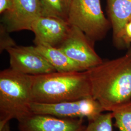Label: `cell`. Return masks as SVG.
Returning <instances> with one entry per match:
<instances>
[{
	"label": "cell",
	"instance_id": "1",
	"mask_svg": "<svg viewBox=\"0 0 131 131\" xmlns=\"http://www.w3.org/2000/svg\"><path fill=\"white\" fill-rule=\"evenodd\" d=\"M92 96L105 111L131 101V46L123 56L104 61L86 70Z\"/></svg>",
	"mask_w": 131,
	"mask_h": 131
},
{
	"label": "cell",
	"instance_id": "2",
	"mask_svg": "<svg viewBox=\"0 0 131 131\" xmlns=\"http://www.w3.org/2000/svg\"><path fill=\"white\" fill-rule=\"evenodd\" d=\"M33 78L34 103L53 104L92 97L86 71H55Z\"/></svg>",
	"mask_w": 131,
	"mask_h": 131
},
{
	"label": "cell",
	"instance_id": "3",
	"mask_svg": "<svg viewBox=\"0 0 131 131\" xmlns=\"http://www.w3.org/2000/svg\"><path fill=\"white\" fill-rule=\"evenodd\" d=\"M33 78L14 70L0 72V128L13 119L18 122L33 113Z\"/></svg>",
	"mask_w": 131,
	"mask_h": 131
},
{
	"label": "cell",
	"instance_id": "4",
	"mask_svg": "<svg viewBox=\"0 0 131 131\" xmlns=\"http://www.w3.org/2000/svg\"><path fill=\"white\" fill-rule=\"evenodd\" d=\"M67 21L94 43L103 39L111 28L102 11L100 0H72Z\"/></svg>",
	"mask_w": 131,
	"mask_h": 131
},
{
	"label": "cell",
	"instance_id": "5",
	"mask_svg": "<svg viewBox=\"0 0 131 131\" xmlns=\"http://www.w3.org/2000/svg\"><path fill=\"white\" fill-rule=\"evenodd\" d=\"M34 114L48 115L64 118H86L92 121L105 112L98 102L90 97L78 100L53 104L33 103Z\"/></svg>",
	"mask_w": 131,
	"mask_h": 131
},
{
	"label": "cell",
	"instance_id": "6",
	"mask_svg": "<svg viewBox=\"0 0 131 131\" xmlns=\"http://www.w3.org/2000/svg\"><path fill=\"white\" fill-rule=\"evenodd\" d=\"M94 44L83 31L71 25L67 37L58 48L86 71L103 61L95 51Z\"/></svg>",
	"mask_w": 131,
	"mask_h": 131
},
{
	"label": "cell",
	"instance_id": "7",
	"mask_svg": "<svg viewBox=\"0 0 131 131\" xmlns=\"http://www.w3.org/2000/svg\"><path fill=\"white\" fill-rule=\"evenodd\" d=\"M10 68L27 75H42L56 71L35 46L16 45L8 49Z\"/></svg>",
	"mask_w": 131,
	"mask_h": 131
},
{
	"label": "cell",
	"instance_id": "8",
	"mask_svg": "<svg viewBox=\"0 0 131 131\" xmlns=\"http://www.w3.org/2000/svg\"><path fill=\"white\" fill-rule=\"evenodd\" d=\"M9 11L3 14L2 23L10 33L30 30L35 20L43 16L40 0H12Z\"/></svg>",
	"mask_w": 131,
	"mask_h": 131
},
{
	"label": "cell",
	"instance_id": "9",
	"mask_svg": "<svg viewBox=\"0 0 131 131\" xmlns=\"http://www.w3.org/2000/svg\"><path fill=\"white\" fill-rule=\"evenodd\" d=\"M70 25L66 20L56 17L41 16L35 20L31 31L35 34V46L45 44L58 47L67 37Z\"/></svg>",
	"mask_w": 131,
	"mask_h": 131
},
{
	"label": "cell",
	"instance_id": "10",
	"mask_svg": "<svg viewBox=\"0 0 131 131\" xmlns=\"http://www.w3.org/2000/svg\"><path fill=\"white\" fill-rule=\"evenodd\" d=\"M85 127L83 119L34 113L18 124L19 131H84Z\"/></svg>",
	"mask_w": 131,
	"mask_h": 131
},
{
	"label": "cell",
	"instance_id": "11",
	"mask_svg": "<svg viewBox=\"0 0 131 131\" xmlns=\"http://www.w3.org/2000/svg\"><path fill=\"white\" fill-rule=\"evenodd\" d=\"M106 4L114 44L117 48L122 49L121 35L124 24L131 16V0H106Z\"/></svg>",
	"mask_w": 131,
	"mask_h": 131
},
{
	"label": "cell",
	"instance_id": "12",
	"mask_svg": "<svg viewBox=\"0 0 131 131\" xmlns=\"http://www.w3.org/2000/svg\"><path fill=\"white\" fill-rule=\"evenodd\" d=\"M52 67L58 72L84 71L58 47L41 44L35 46Z\"/></svg>",
	"mask_w": 131,
	"mask_h": 131
},
{
	"label": "cell",
	"instance_id": "13",
	"mask_svg": "<svg viewBox=\"0 0 131 131\" xmlns=\"http://www.w3.org/2000/svg\"><path fill=\"white\" fill-rule=\"evenodd\" d=\"M43 16L56 17L67 20L72 0H40Z\"/></svg>",
	"mask_w": 131,
	"mask_h": 131
},
{
	"label": "cell",
	"instance_id": "14",
	"mask_svg": "<svg viewBox=\"0 0 131 131\" xmlns=\"http://www.w3.org/2000/svg\"><path fill=\"white\" fill-rule=\"evenodd\" d=\"M111 112L118 131H131V101L115 108Z\"/></svg>",
	"mask_w": 131,
	"mask_h": 131
},
{
	"label": "cell",
	"instance_id": "15",
	"mask_svg": "<svg viewBox=\"0 0 131 131\" xmlns=\"http://www.w3.org/2000/svg\"><path fill=\"white\" fill-rule=\"evenodd\" d=\"M112 114L110 112L102 113L89 123L84 131H113Z\"/></svg>",
	"mask_w": 131,
	"mask_h": 131
},
{
	"label": "cell",
	"instance_id": "16",
	"mask_svg": "<svg viewBox=\"0 0 131 131\" xmlns=\"http://www.w3.org/2000/svg\"><path fill=\"white\" fill-rule=\"evenodd\" d=\"M10 32L3 24L0 26V52L16 46V42L10 36Z\"/></svg>",
	"mask_w": 131,
	"mask_h": 131
},
{
	"label": "cell",
	"instance_id": "17",
	"mask_svg": "<svg viewBox=\"0 0 131 131\" xmlns=\"http://www.w3.org/2000/svg\"><path fill=\"white\" fill-rule=\"evenodd\" d=\"M121 40L122 49L131 46V16L127 20L122 29Z\"/></svg>",
	"mask_w": 131,
	"mask_h": 131
},
{
	"label": "cell",
	"instance_id": "18",
	"mask_svg": "<svg viewBox=\"0 0 131 131\" xmlns=\"http://www.w3.org/2000/svg\"><path fill=\"white\" fill-rule=\"evenodd\" d=\"M12 6V0H0V13L4 14L9 11Z\"/></svg>",
	"mask_w": 131,
	"mask_h": 131
},
{
	"label": "cell",
	"instance_id": "19",
	"mask_svg": "<svg viewBox=\"0 0 131 131\" xmlns=\"http://www.w3.org/2000/svg\"><path fill=\"white\" fill-rule=\"evenodd\" d=\"M0 131H11L10 127L9 122L6 123L2 128H0Z\"/></svg>",
	"mask_w": 131,
	"mask_h": 131
}]
</instances>
